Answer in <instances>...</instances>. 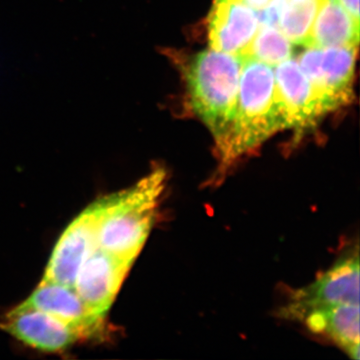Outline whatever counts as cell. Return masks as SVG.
Returning <instances> with one entry per match:
<instances>
[{
	"label": "cell",
	"instance_id": "1",
	"mask_svg": "<svg viewBox=\"0 0 360 360\" xmlns=\"http://www.w3.org/2000/svg\"><path fill=\"white\" fill-rule=\"evenodd\" d=\"M281 129L274 70L257 59L245 58L233 117L217 146L222 165H232Z\"/></svg>",
	"mask_w": 360,
	"mask_h": 360
},
{
	"label": "cell",
	"instance_id": "2",
	"mask_svg": "<svg viewBox=\"0 0 360 360\" xmlns=\"http://www.w3.org/2000/svg\"><path fill=\"white\" fill-rule=\"evenodd\" d=\"M167 172L156 168L134 186L110 195L99 224L98 248L134 264L160 210Z\"/></svg>",
	"mask_w": 360,
	"mask_h": 360
},
{
	"label": "cell",
	"instance_id": "3",
	"mask_svg": "<svg viewBox=\"0 0 360 360\" xmlns=\"http://www.w3.org/2000/svg\"><path fill=\"white\" fill-rule=\"evenodd\" d=\"M245 58L207 49L194 56L186 70L194 112L215 139H224L236 110Z\"/></svg>",
	"mask_w": 360,
	"mask_h": 360
},
{
	"label": "cell",
	"instance_id": "4",
	"mask_svg": "<svg viewBox=\"0 0 360 360\" xmlns=\"http://www.w3.org/2000/svg\"><path fill=\"white\" fill-rule=\"evenodd\" d=\"M341 304L359 305V246L350 248L312 283L291 292L278 310L285 321L300 322L310 312Z\"/></svg>",
	"mask_w": 360,
	"mask_h": 360
},
{
	"label": "cell",
	"instance_id": "5",
	"mask_svg": "<svg viewBox=\"0 0 360 360\" xmlns=\"http://www.w3.org/2000/svg\"><path fill=\"white\" fill-rule=\"evenodd\" d=\"M110 196L85 208L58 239L42 281L75 285L78 271L86 258L98 248L99 224Z\"/></svg>",
	"mask_w": 360,
	"mask_h": 360
},
{
	"label": "cell",
	"instance_id": "6",
	"mask_svg": "<svg viewBox=\"0 0 360 360\" xmlns=\"http://www.w3.org/2000/svg\"><path fill=\"white\" fill-rule=\"evenodd\" d=\"M357 47H307L298 65L314 84L328 112L349 103Z\"/></svg>",
	"mask_w": 360,
	"mask_h": 360
},
{
	"label": "cell",
	"instance_id": "7",
	"mask_svg": "<svg viewBox=\"0 0 360 360\" xmlns=\"http://www.w3.org/2000/svg\"><path fill=\"white\" fill-rule=\"evenodd\" d=\"M274 71L276 101L283 129H309L328 113L321 96L297 60L286 59L276 65Z\"/></svg>",
	"mask_w": 360,
	"mask_h": 360
},
{
	"label": "cell",
	"instance_id": "8",
	"mask_svg": "<svg viewBox=\"0 0 360 360\" xmlns=\"http://www.w3.org/2000/svg\"><path fill=\"white\" fill-rule=\"evenodd\" d=\"M0 329L44 352H61L86 340L77 329L23 302L6 314Z\"/></svg>",
	"mask_w": 360,
	"mask_h": 360
},
{
	"label": "cell",
	"instance_id": "9",
	"mask_svg": "<svg viewBox=\"0 0 360 360\" xmlns=\"http://www.w3.org/2000/svg\"><path fill=\"white\" fill-rule=\"evenodd\" d=\"M131 265L97 248L80 267L73 288L87 307L104 316Z\"/></svg>",
	"mask_w": 360,
	"mask_h": 360
},
{
	"label": "cell",
	"instance_id": "10",
	"mask_svg": "<svg viewBox=\"0 0 360 360\" xmlns=\"http://www.w3.org/2000/svg\"><path fill=\"white\" fill-rule=\"evenodd\" d=\"M258 26L257 11L240 0H214L208 15L210 49L243 58Z\"/></svg>",
	"mask_w": 360,
	"mask_h": 360
},
{
	"label": "cell",
	"instance_id": "11",
	"mask_svg": "<svg viewBox=\"0 0 360 360\" xmlns=\"http://www.w3.org/2000/svg\"><path fill=\"white\" fill-rule=\"evenodd\" d=\"M23 303L65 322L86 340L103 335L105 328L104 316L87 307L71 286L42 281Z\"/></svg>",
	"mask_w": 360,
	"mask_h": 360
},
{
	"label": "cell",
	"instance_id": "12",
	"mask_svg": "<svg viewBox=\"0 0 360 360\" xmlns=\"http://www.w3.org/2000/svg\"><path fill=\"white\" fill-rule=\"evenodd\" d=\"M300 323L335 343L350 359H359V305L341 304L315 310Z\"/></svg>",
	"mask_w": 360,
	"mask_h": 360
},
{
	"label": "cell",
	"instance_id": "13",
	"mask_svg": "<svg viewBox=\"0 0 360 360\" xmlns=\"http://www.w3.org/2000/svg\"><path fill=\"white\" fill-rule=\"evenodd\" d=\"M359 22L338 0H323L305 47H359Z\"/></svg>",
	"mask_w": 360,
	"mask_h": 360
},
{
	"label": "cell",
	"instance_id": "14",
	"mask_svg": "<svg viewBox=\"0 0 360 360\" xmlns=\"http://www.w3.org/2000/svg\"><path fill=\"white\" fill-rule=\"evenodd\" d=\"M323 0H290L286 2L277 27L292 44L304 45Z\"/></svg>",
	"mask_w": 360,
	"mask_h": 360
},
{
	"label": "cell",
	"instance_id": "15",
	"mask_svg": "<svg viewBox=\"0 0 360 360\" xmlns=\"http://www.w3.org/2000/svg\"><path fill=\"white\" fill-rule=\"evenodd\" d=\"M292 44L274 25H259L243 58L257 59L269 66H276L291 58Z\"/></svg>",
	"mask_w": 360,
	"mask_h": 360
},
{
	"label": "cell",
	"instance_id": "16",
	"mask_svg": "<svg viewBox=\"0 0 360 360\" xmlns=\"http://www.w3.org/2000/svg\"><path fill=\"white\" fill-rule=\"evenodd\" d=\"M341 6L359 22V0H338Z\"/></svg>",
	"mask_w": 360,
	"mask_h": 360
},
{
	"label": "cell",
	"instance_id": "17",
	"mask_svg": "<svg viewBox=\"0 0 360 360\" xmlns=\"http://www.w3.org/2000/svg\"><path fill=\"white\" fill-rule=\"evenodd\" d=\"M240 1H243L246 6H250V8L258 11L264 9L271 0H240Z\"/></svg>",
	"mask_w": 360,
	"mask_h": 360
},
{
	"label": "cell",
	"instance_id": "18",
	"mask_svg": "<svg viewBox=\"0 0 360 360\" xmlns=\"http://www.w3.org/2000/svg\"><path fill=\"white\" fill-rule=\"evenodd\" d=\"M288 1H290V0H288Z\"/></svg>",
	"mask_w": 360,
	"mask_h": 360
}]
</instances>
